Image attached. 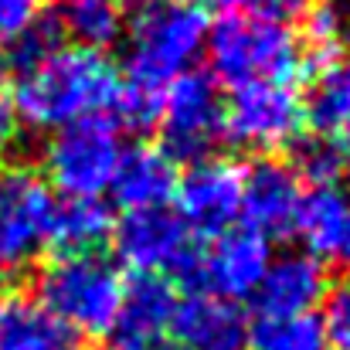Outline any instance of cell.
Listing matches in <instances>:
<instances>
[{"instance_id":"4316f807","label":"cell","mask_w":350,"mask_h":350,"mask_svg":"<svg viewBox=\"0 0 350 350\" xmlns=\"http://www.w3.org/2000/svg\"><path fill=\"white\" fill-rule=\"evenodd\" d=\"M323 303H327V317H323L327 344H334L337 350H350V282L327 293Z\"/></svg>"},{"instance_id":"484cf974","label":"cell","mask_w":350,"mask_h":350,"mask_svg":"<svg viewBox=\"0 0 350 350\" xmlns=\"http://www.w3.org/2000/svg\"><path fill=\"white\" fill-rule=\"evenodd\" d=\"M116 113L126 126L133 129H146L160 119V96L157 92H146V89H133L122 82V92H119Z\"/></svg>"},{"instance_id":"e575fe53","label":"cell","mask_w":350,"mask_h":350,"mask_svg":"<svg viewBox=\"0 0 350 350\" xmlns=\"http://www.w3.org/2000/svg\"><path fill=\"white\" fill-rule=\"evenodd\" d=\"M75 350H79V347H75Z\"/></svg>"},{"instance_id":"f1b7e54d","label":"cell","mask_w":350,"mask_h":350,"mask_svg":"<svg viewBox=\"0 0 350 350\" xmlns=\"http://www.w3.org/2000/svg\"><path fill=\"white\" fill-rule=\"evenodd\" d=\"M17 133V116H14V103H10V85L0 79V146H7Z\"/></svg>"},{"instance_id":"7a4b0ae2","label":"cell","mask_w":350,"mask_h":350,"mask_svg":"<svg viewBox=\"0 0 350 350\" xmlns=\"http://www.w3.org/2000/svg\"><path fill=\"white\" fill-rule=\"evenodd\" d=\"M211 31L204 0H122L126 85L163 92L177 75L194 72Z\"/></svg>"},{"instance_id":"f546056e","label":"cell","mask_w":350,"mask_h":350,"mask_svg":"<svg viewBox=\"0 0 350 350\" xmlns=\"http://www.w3.org/2000/svg\"><path fill=\"white\" fill-rule=\"evenodd\" d=\"M113 350H184L180 344L167 340V337H146V340H133V337H119Z\"/></svg>"},{"instance_id":"8992f818","label":"cell","mask_w":350,"mask_h":350,"mask_svg":"<svg viewBox=\"0 0 350 350\" xmlns=\"http://www.w3.org/2000/svg\"><path fill=\"white\" fill-rule=\"evenodd\" d=\"M160 133L163 153L177 163H198L211 157L225 136V103L218 82L208 72H184L160 92Z\"/></svg>"},{"instance_id":"8fae6325","label":"cell","mask_w":350,"mask_h":350,"mask_svg":"<svg viewBox=\"0 0 350 350\" xmlns=\"http://www.w3.org/2000/svg\"><path fill=\"white\" fill-rule=\"evenodd\" d=\"M119 262L136 275H163L184 272L194 258V234L167 208L133 211L113 228Z\"/></svg>"},{"instance_id":"d6a6232c","label":"cell","mask_w":350,"mask_h":350,"mask_svg":"<svg viewBox=\"0 0 350 350\" xmlns=\"http://www.w3.org/2000/svg\"><path fill=\"white\" fill-rule=\"evenodd\" d=\"M3 282H7V269L0 265V289H3Z\"/></svg>"},{"instance_id":"44dd1931","label":"cell","mask_w":350,"mask_h":350,"mask_svg":"<svg viewBox=\"0 0 350 350\" xmlns=\"http://www.w3.org/2000/svg\"><path fill=\"white\" fill-rule=\"evenodd\" d=\"M58 27L85 51H106L122 38V0H65Z\"/></svg>"},{"instance_id":"2e32d148","label":"cell","mask_w":350,"mask_h":350,"mask_svg":"<svg viewBox=\"0 0 350 350\" xmlns=\"http://www.w3.org/2000/svg\"><path fill=\"white\" fill-rule=\"evenodd\" d=\"M293 232L303 238L306 255L317 262L344 258L350 241V198L340 187H313L299 201Z\"/></svg>"},{"instance_id":"d4e9b609","label":"cell","mask_w":350,"mask_h":350,"mask_svg":"<svg viewBox=\"0 0 350 350\" xmlns=\"http://www.w3.org/2000/svg\"><path fill=\"white\" fill-rule=\"evenodd\" d=\"M218 3L225 7V14H248V17L279 21V24L303 17L310 7V0H218Z\"/></svg>"},{"instance_id":"30bf717a","label":"cell","mask_w":350,"mask_h":350,"mask_svg":"<svg viewBox=\"0 0 350 350\" xmlns=\"http://www.w3.org/2000/svg\"><path fill=\"white\" fill-rule=\"evenodd\" d=\"M245 167L228 157H204L177 177V218L191 234H225L241 215Z\"/></svg>"},{"instance_id":"5bb4252c","label":"cell","mask_w":350,"mask_h":350,"mask_svg":"<svg viewBox=\"0 0 350 350\" xmlns=\"http://www.w3.org/2000/svg\"><path fill=\"white\" fill-rule=\"evenodd\" d=\"M109 191L126 215L167 208V201L177 191V163L157 143L126 146Z\"/></svg>"},{"instance_id":"4dcf8cb0","label":"cell","mask_w":350,"mask_h":350,"mask_svg":"<svg viewBox=\"0 0 350 350\" xmlns=\"http://www.w3.org/2000/svg\"><path fill=\"white\" fill-rule=\"evenodd\" d=\"M350 48V3H340V51Z\"/></svg>"},{"instance_id":"603a6c76","label":"cell","mask_w":350,"mask_h":350,"mask_svg":"<svg viewBox=\"0 0 350 350\" xmlns=\"http://www.w3.org/2000/svg\"><path fill=\"white\" fill-rule=\"evenodd\" d=\"M296 177H306L313 187H334V180L344 174V146L327 139V136H313L303 139L296 150Z\"/></svg>"},{"instance_id":"e0dca14e","label":"cell","mask_w":350,"mask_h":350,"mask_svg":"<svg viewBox=\"0 0 350 350\" xmlns=\"http://www.w3.org/2000/svg\"><path fill=\"white\" fill-rule=\"evenodd\" d=\"M177 289L167 275H136L122 289V306H119V330L122 337L146 340V337H163L170 330L174 313H177Z\"/></svg>"},{"instance_id":"7c38bea8","label":"cell","mask_w":350,"mask_h":350,"mask_svg":"<svg viewBox=\"0 0 350 350\" xmlns=\"http://www.w3.org/2000/svg\"><path fill=\"white\" fill-rule=\"evenodd\" d=\"M303 191L299 177L289 163L279 160H258L252 170H245V191H241V218L245 228L265 234L269 241L275 234H289L296 225Z\"/></svg>"},{"instance_id":"6da1fadb","label":"cell","mask_w":350,"mask_h":350,"mask_svg":"<svg viewBox=\"0 0 350 350\" xmlns=\"http://www.w3.org/2000/svg\"><path fill=\"white\" fill-rule=\"evenodd\" d=\"M119 92L122 79L106 55L62 44L14 79L10 103L17 126L34 133H58L79 119L113 113Z\"/></svg>"},{"instance_id":"52a82bcc","label":"cell","mask_w":350,"mask_h":350,"mask_svg":"<svg viewBox=\"0 0 350 350\" xmlns=\"http://www.w3.org/2000/svg\"><path fill=\"white\" fill-rule=\"evenodd\" d=\"M269 265H272V241L241 225L218 234L208 252H194L180 279L201 296L238 303L258 293Z\"/></svg>"},{"instance_id":"3957f363","label":"cell","mask_w":350,"mask_h":350,"mask_svg":"<svg viewBox=\"0 0 350 350\" xmlns=\"http://www.w3.org/2000/svg\"><path fill=\"white\" fill-rule=\"evenodd\" d=\"M126 279L103 252L58 255L38 275V303L68 330L82 337H106L119 323Z\"/></svg>"},{"instance_id":"ac0fdd59","label":"cell","mask_w":350,"mask_h":350,"mask_svg":"<svg viewBox=\"0 0 350 350\" xmlns=\"http://www.w3.org/2000/svg\"><path fill=\"white\" fill-rule=\"evenodd\" d=\"M116 221L103 198H82V201H58L51 208L48 221V245L58 248V255H82L99 252V245L113 234Z\"/></svg>"},{"instance_id":"5b68a950","label":"cell","mask_w":350,"mask_h":350,"mask_svg":"<svg viewBox=\"0 0 350 350\" xmlns=\"http://www.w3.org/2000/svg\"><path fill=\"white\" fill-rule=\"evenodd\" d=\"M122 139L119 122L109 116L79 119L51 136L44 146V184H51L62 198H103L116 177Z\"/></svg>"},{"instance_id":"277c9868","label":"cell","mask_w":350,"mask_h":350,"mask_svg":"<svg viewBox=\"0 0 350 350\" xmlns=\"http://www.w3.org/2000/svg\"><path fill=\"white\" fill-rule=\"evenodd\" d=\"M211 79L228 85L248 82H282L289 85L303 72V44L289 24L262 21L248 14H225L208 31Z\"/></svg>"},{"instance_id":"cb8c5ba5","label":"cell","mask_w":350,"mask_h":350,"mask_svg":"<svg viewBox=\"0 0 350 350\" xmlns=\"http://www.w3.org/2000/svg\"><path fill=\"white\" fill-rule=\"evenodd\" d=\"M58 38H62V27H58V17H34V24L3 51V58L10 62V68L21 75V72H27L31 65H38L41 58H48L55 48H62L58 44Z\"/></svg>"},{"instance_id":"7402d4cb","label":"cell","mask_w":350,"mask_h":350,"mask_svg":"<svg viewBox=\"0 0 350 350\" xmlns=\"http://www.w3.org/2000/svg\"><path fill=\"white\" fill-rule=\"evenodd\" d=\"M248 350H330L323 320L303 317H258L248 323Z\"/></svg>"},{"instance_id":"ba28073f","label":"cell","mask_w":350,"mask_h":350,"mask_svg":"<svg viewBox=\"0 0 350 350\" xmlns=\"http://www.w3.org/2000/svg\"><path fill=\"white\" fill-rule=\"evenodd\" d=\"M303 126V103L293 85L248 82L234 85L225 106V136L241 150L272 153L289 146Z\"/></svg>"},{"instance_id":"1f68e13d","label":"cell","mask_w":350,"mask_h":350,"mask_svg":"<svg viewBox=\"0 0 350 350\" xmlns=\"http://www.w3.org/2000/svg\"><path fill=\"white\" fill-rule=\"evenodd\" d=\"M344 174L350 177V126H347V146H344Z\"/></svg>"},{"instance_id":"4fadbf2b","label":"cell","mask_w":350,"mask_h":350,"mask_svg":"<svg viewBox=\"0 0 350 350\" xmlns=\"http://www.w3.org/2000/svg\"><path fill=\"white\" fill-rule=\"evenodd\" d=\"M327 299V269L306 252H289L282 258H272L258 293L255 306L258 317H303L313 313Z\"/></svg>"},{"instance_id":"836d02e7","label":"cell","mask_w":350,"mask_h":350,"mask_svg":"<svg viewBox=\"0 0 350 350\" xmlns=\"http://www.w3.org/2000/svg\"><path fill=\"white\" fill-rule=\"evenodd\" d=\"M340 262H347L350 265V241H347V248H344V258H340Z\"/></svg>"},{"instance_id":"9a60e30c","label":"cell","mask_w":350,"mask_h":350,"mask_svg":"<svg viewBox=\"0 0 350 350\" xmlns=\"http://www.w3.org/2000/svg\"><path fill=\"white\" fill-rule=\"evenodd\" d=\"M170 330L184 350H248V317L228 299L201 293L180 299Z\"/></svg>"},{"instance_id":"ffe728a7","label":"cell","mask_w":350,"mask_h":350,"mask_svg":"<svg viewBox=\"0 0 350 350\" xmlns=\"http://www.w3.org/2000/svg\"><path fill=\"white\" fill-rule=\"evenodd\" d=\"M303 103V122L317 136L334 139L350 126V58H334L313 72L310 92Z\"/></svg>"},{"instance_id":"83f0119b","label":"cell","mask_w":350,"mask_h":350,"mask_svg":"<svg viewBox=\"0 0 350 350\" xmlns=\"http://www.w3.org/2000/svg\"><path fill=\"white\" fill-rule=\"evenodd\" d=\"M38 0H0V55L34 24Z\"/></svg>"},{"instance_id":"d6986e66","label":"cell","mask_w":350,"mask_h":350,"mask_svg":"<svg viewBox=\"0 0 350 350\" xmlns=\"http://www.w3.org/2000/svg\"><path fill=\"white\" fill-rule=\"evenodd\" d=\"M0 350H75V340L38 299L10 296L0 306Z\"/></svg>"},{"instance_id":"9c48e42d","label":"cell","mask_w":350,"mask_h":350,"mask_svg":"<svg viewBox=\"0 0 350 350\" xmlns=\"http://www.w3.org/2000/svg\"><path fill=\"white\" fill-rule=\"evenodd\" d=\"M51 187L31 167H0V265H27L48 241Z\"/></svg>"}]
</instances>
